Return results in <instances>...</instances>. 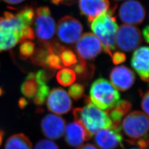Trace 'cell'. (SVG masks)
<instances>
[{"instance_id":"cell-1","label":"cell","mask_w":149,"mask_h":149,"mask_svg":"<svg viewBox=\"0 0 149 149\" xmlns=\"http://www.w3.org/2000/svg\"><path fill=\"white\" fill-rule=\"evenodd\" d=\"M85 102L84 107L75 108L73 115L75 120L85 129L91 139L99 130L112 127V122L106 112L93 104L88 97L86 96Z\"/></svg>"},{"instance_id":"cell-2","label":"cell","mask_w":149,"mask_h":149,"mask_svg":"<svg viewBox=\"0 0 149 149\" xmlns=\"http://www.w3.org/2000/svg\"><path fill=\"white\" fill-rule=\"evenodd\" d=\"M116 7L98 16L91 22V29L101 42L104 52L112 57V52L116 49V38L118 24L113 16Z\"/></svg>"},{"instance_id":"cell-3","label":"cell","mask_w":149,"mask_h":149,"mask_svg":"<svg viewBox=\"0 0 149 149\" xmlns=\"http://www.w3.org/2000/svg\"><path fill=\"white\" fill-rule=\"evenodd\" d=\"M27 26L11 12H5L0 17V53L11 49L21 42L22 31Z\"/></svg>"},{"instance_id":"cell-4","label":"cell","mask_w":149,"mask_h":149,"mask_svg":"<svg viewBox=\"0 0 149 149\" xmlns=\"http://www.w3.org/2000/svg\"><path fill=\"white\" fill-rule=\"evenodd\" d=\"M89 98L98 108L108 110L119 102L120 95L108 80L100 77L95 80L91 86Z\"/></svg>"},{"instance_id":"cell-5","label":"cell","mask_w":149,"mask_h":149,"mask_svg":"<svg viewBox=\"0 0 149 149\" xmlns=\"http://www.w3.org/2000/svg\"><path fill=\"white\" fill-rule=\"evenodd\" d=\"M122 129L124 134L130 140L141 138L149 132V117L141 111L131 112L124 118Z\"/></svg>"},{"instance_id":"cell-6","label":"cell","mask_w":149,"mask_h":149,"mask_svg":"<svg viewBox=\"0 0 149 149\" xmlns=\"http://www.w3.org/2000/svg\"><path fill=\"white\" fill-rule=\"evenodd\" d=\"M35 31L36 36L42 43L48 42L53 37L55 32V23L48 7L42 6L38 8Z\"/></svg>"},{"instance_id":"cell-7","label":"cell","mask_w":149,"mask_h":149,"mask_svg":"<svg viewBox=\"0 0 149 149\" xmlns=\"http://www.w3.org/2000/svg\"><path fill=\"white\" fill-rule=\"evenodd\" d=\"M83 27L80 21L71 16H65L59 20L57 26V36L60 41L73 44L80 39Z\"/></svg>"},{"instance_id":"cell-8","label":"cell","mask_w":149,"mask_h":149,"mask_svg":"<svg viewBox=\"0 0 149 149\" xmlns=\"http://www.w3.org/2000/svg\"><path fill=\"white\" fill-rule=\"evenodd\" d=\"M142 41L141 32L137 27L125 24L118 28L116 42L118 47L123 51H133L138 47Z\"/></svg>"},{"instance_id":"cell-9","label":"cell","mask_w":149,"mask_h":149,"mask_svg":"<svg viewBox=\"0 0 149 149\" xmlns=\"http://www.w3.org/2000/svg\"><path fill=\"white\" fill-rule=\"evenodd\" d=\"M103 47L100 40L91 33L83 34L76 45V51L79 59L91 60L101 53Z\"/></svg>"},{"instance_id":"cell-10","label":"cell","mask_w":149,"mask_h":149,"mask_svg":"<svg viewBox=\"0 0 149 149\" xmlns=\"http://www.w3.org/2000/svg\"><path fill=\"white\" fill-rule=\"evenodd\" d=\"M146 12L143 6L136 0H127L125 1L119 10L120 20L129 25H138L145 19Z\"/></svg>"},{"instance_id":"cell-11","label":"cell","mask_w":149,"mask_h":149,"mask_svg":"<svg viewBox=\"0 0 149 149\" xmlns=\"http://www.w3.org/2000/svg\"><path fill=\"white\" fill-rule=\"evenodd\" d=\"M95 143L100 149H116L119 146L123 148L121 129L112 127L99 130L95 135Z\"/></svg>"},{"instance_id":"cell-12","label":"cell","mask_w":149,"mask_h":149,"mask_svg":"<svg viewBox=\"0 0 149 149\" xmlns=\"http://www.w3.org/2000/svg\"><path fill=\"white\" fill-rule=\"evenodd\" d=\"M47 105L50 111L61 115L69 112L72 104L66 92L61 88H54L49 93Z\"/></svg>"},{"instance_id":"cell-13","label":"cell","mask_w":149,"mask_h":149,"mask_svg":"<svg viewBox=\"0 0 149 149\" xmlns=\"http://www.w3.org/2000/svg\"><path fill=\"white\" fill-rule=\"evenodd\" d=\"M109 79L113 86L120 91L129 90L135 81V74L133 71L125 66H119L112 70Z\"/></svg>"},{"instance_id":"cell-14","label":"cell","mask_w":149,"mask_h":149,"mask_svg":"<svg viewBox=\"0 0 149 149\" xmlns=\"http://www.w3.org/2000/svg\"><path fill=\"white\" fill-rule=\"evenodd\" d=\"M65 121L63 118L55 114H48L41 123L43 133L50 139H58L63 136L65 130Z\"/></svg>"},{"instance_id":"cell-15","label":"cell","mask_w":149,"mask_h":149,"mask_svg":"<svg viewBox=\"0 0 149 149\" xmlns=\"http://www.w3.org/2000/svg\"><path fill=\"white\" fill-rule=\"evenodd\" d=\"M81 13L91 23L96 17L109 11V0H79Z\"/></svg>"},{"instance_id":"cell-16","label":"cell","mask_w":149,"mask_h":149,"mask_svg":"<svg viewBox=\"0 0 149 149\" xmlns=\"http://www.w3.org/2000/svg\"><path fill=\"white\" fill-rule=\"evenodd\" d=\"M131 65L145 82H149V47L137 49L132 55Z\"/></svg>"},{"instance_id":"cell-17","label":"cell","mask_w":149,"mask_h":149,"mask_svg":"<svg viewBox=\"0 0 149 149\" xmlns=\"http://www.w3.org/2000/svg\"><path fill=\"white\" fill-rule=\"evenodd\" d=\"M65 139L71 146H80L90 138L85 129L78 122L70 123L65 127Z\"/></svg>"},{"instance_id":"cell-18","label":"cell","mask_w":149,"mask_h":149,"mask_svg":"<svg viewBox=\"0 0 149 149\" xmlns=\"http://www.w3.org/2000/svg\"><path fill=\"white\" fill-rule=\"evenodd\" d=\"M132 108V103L128 101H119L117 104L112 108L107 110L106 113L111 120L112 125L118 129H121V121L123 117L129 112Z\"/></svg>"},{"instance_id":"cell-19","label":"cell","mask_w":149,"mask_h":149,"mask_svg":"<svg viewBox=\"0 0 149 149\" xmlns=\"http://www.w3.org/2000/svg\"><path fill=\"white\" fill-rule=\"evenodd\" d=\"M5 149H33L29 139L23 134L12 135L6 143Z\"/></svg>"},{"instance_id":"cell-20","label":"cell","mask_w":149,"mask_h":149,"mask_svg":"<svg viewBox=\"0 0 149 149\" xmlns=\"http://www.w3.org/2000/svg\"><path fill=\"white\" fill-rule=\"evenodd\" d=\"M37 81L35 78V74L30 73L27 76L24 82L21 86L22 93L28 98H34L38 90Z\"/></svg>"},{"instance_id":"cell-21","label":"cell","mask_w":149,"mask_h":149,"mask_svg":"<svg viewBox=\"0 0 149 149\" xmlns=\"http://www.w3.org/2000/svg\"><path fill=\"white\" fill-rule=\"evenodd\" d=\"M42 66L55 70L62 69L63 67V64L58 54L50 52L48 50V53L43 60Z\"/></svg>"},{"instance_id":"cell-22","label":"cell","mask_w":149,"mask_h":149,"mask_svg":"<svg viewBox=\"0 0 149 149\" xmlns=\"http://www.w3.org/2000/svg\"><path fill=\"white\" fill-rule=\"evenodd\" d=\"M56 79L61 85L68 87L71 85L76 80L74 71L70 69H63L56 74Z\"/></svg>"},{"instance_id":"cell-23","label":"cell","mask_w":149,"mask_h":149,"mask_svg":"<svg viewBox=\"0 0 149 149\" xmlns=\"http://www.w3.org/2000/svg\"><path fill=\"white\" fill-rule=\"evenodd\" d=\"M34 15L35 13L33 8L28 6L22 9L17 13L16 16L18 17L27 26H30L33 22Z\"/></svg>"},{"instance_id":"cell-24","label":"cell","mask_w":149,"mask_h":149,"mask_svg":"<svg viewBox=\"0 0 149 149\" xmlns=\"http://www.w3.org/2000/svg\"><path fill=\"white\" fill-rule=\"evenodd\" d=\"M59 56L62 63L65 66H70L77 63L76 55L70 49H65L59 54Z\"/></svg>"},{"instance_id":"cell-25","label":"cell","mask_w":149,"mask_h":149,"mask_svg":"<svg viewBox=\"0 0 149 149\" xmlns=\"http://www.w3.org/2000/svg\"><path fill=\"white\" fill-rule=\"evenodd\" d=\"M49 94V87L45 85H39L38 88L37 92L34 97V102L37 106H41L46 101Z\"/></svg>"},{"instance_id":"cell-26","label":"cell","mask_w":149,"mask_h":149,"mask_svg":"<svg viewBox=\"0 0 149 149\" xmlns=\"http://www.w3.org/2000/svg\"><path fill=\"white\" fill-rule=\"evenodd\" d=\"M35 44L30 41H24L19 47V56L26 60L33 55L35 51Z\"/></svg>"},{"instance_id":"cell-27","label":"cell","mask_w":149,"mask_h":149,"mask_svg":"<svg viewBox=\"0 0 149 149\" xmlns=\"http://www.w3.org/2000/svg\"><path fill=\"white\" fill-rule=\"evenodd\" d=\"M79 62L77 61L76 64L72 65V68L74 73L77 74L81 79H85L88 76L89 70L85 60L79 59Z\"/></svg>"},{"instance_id":"cell-28","label":"cell","mask_w":149,"mask_h":149,"mask_svg":"<svg viewBox=\"0 0 149 149\" xmlns=\"http://www.w3.org/2000/svg\"><path fill=\"white\" fill-rule=\"evenodd\" d=\"M68 92L69 96L74 101H77L84 95L85 88L84 86L80 84H74L70 87Z\"/></svg>"},{"instance_id":"cell-29","label":"cell","mask_w":149,"mask_h":149,"mask_svg":"<svg viewBox=\"0 0 149 149\" xmlns=\"http://www.w3.org/2000/svg\"><path fill=\"white\" fill-rule=\"evenodd\" d=\"M34 149H59L58 146L53 141L47 139H42L38 142Z\"/></svg>"},{"instance_id":"cell-30","label":"cell","mask_w":149,"mask_h":149,"mask_svg":"<svg viewBox=\"0 0 149 149\" xmlns=\"http://www.w3.org/2000/svg\"><path fill=\"white\" fill-rule=\"evenodd\" d=\"M35 36L33 29L30 26L25 27L22 31L21 42H23L27 40H33Z\"/></svg>"},{"instance_id":"cell-31","label":"cell","mask_w":149,"mask_h":149,"mask_svg":"<svg viewBox=\"0 0 149 149\" xmlns=\"http://www.w3.org/2000/svg\"><path fill=\"white\" fill-rule=\"evenodd\" d=\"M35 78L38 85H45L49 79V75L45 70H39L35 74Z\"/></svg>"},{"instance_id":"cell-32","label":"cell","mask_w":149,"mask_h":149,"mask_svg":"<svg viewBox=\"0 0 149 149\" xmlns=\"http://www.w3.org/2000/svg\"><path fill=\"white\" fill-rule=\"evenodd\" d=\"M112 61L114 65H119L124 63L126 60V55L122 52H117L112 55Z\"/></svg>"},{"instance_id":"cell-33","label":"cell","mask_w":149,"mask_h":149,"mask_svg":"<svg viewBox=\"0 0 149 149\" xmlns=\"http://www.w3.org/2000/svg\"><path fill=\"white\" fill-rule=\"evenodd\" d=\"M141 108L145 113L149 116V90L147 91L142 97Z\"/></svg>"},{"instance_id":"cell-34","label":"cell","mask_w":149,"mask_h":149,"mask_svg":"<svg viewBox=\"0 0 149 149\" xmlns=\"http://www.w3.org/2000/svg\"><path fill=\"white\" fill-rule=\"evenodd\" d=\"M143 36L145 40L149 43V26H146L143 29Z\"/></svg>"},{"instance_id":"cell-35","label":"cell","mask_w":149,"mask_h":149,"mask_svg":"<svg viewBox=\"0 0 149 149\" xmlns=\"http://www.w3.org/2000/svg\"><path fill=\"white\" fill-rule=\"evenodd\" d=\"M28 102L24 98H21L18 101V106L20 108L23 109L27 106Z\"/></svg>"},{"instance_id":"cell-36","label":"cell","mask_w":149,"mask_h":149,"mask_svg":"<svg viewBox=\"0 0 149 149\" xmlns=\"http://www.w3.org/2000/svg\"><path fill=\"white\" fill-rule=\"evenodd\" d=\"M77 149H98L96 146L91 144H86L80 146Z\"/></svg>"},{"instance_id":"cell-37","label":"cell","mask_w":149,"mask_h":149,"mask_svg":"<svg viewBox=\"0 0 149 149\" xmlns=\"http://www.w3.org/2000/svg\"><path fill=\"white\" fill-rule=\"evenodd\" d=\"M5 2L10 5H17L20 3L24 0H3Z\"/></svg>"},{"instance_id":"cell-38","label":"cell","mask_w":149,"mask_h":149,"mask_svg":"<svg viewBox=\"0 0 149 149\" xmlns=\"http://www.w3.org/2000/svg\"><path fill=\"white\" fill-rule=\"evenodd\" d=\"M52 2L55 5H59L61 2L60 0H52Z\"/></svg>"},{"instance_id":"cell-39","label":"cell","mask_w":149,"mask_h":149,"mask_svg":"<svg viewBox=\"0 0 149 149\" xmlns=\"http://www.w3.org/2000/svg\"><path fill=\"white\" fill-rule=\"evenodd\" d=\"M3 140V132L0 131V146L1 145Z\"/></svg>"},{"instance_id":"cell-40","label":"cell","mask_w":149,"mask_h":149,"mask_svg":"<svg viewBox=\"0 0 149 149\" xmlns=\"http://www.w3.org/2000/svg\"><path fill=\"white\" fill-rule=\"evenodd\" d=\"M3 93V90H2L1 88H0V96L2 95Z\"/></svg>"},{"instance_id":"cell-41","label":"cell","mask_w":149,"mask_h":149,"mask_svg":"<svg viewBox=\"0 0 149 149\" xmlns=\"http://www.w3.org/2000/svg\"><path fill=\"white\" fill-rule=\"evenodd\" d=\"M61 1V2H64V1H66V2H69V1H71L72 0H60Z\"/></svg>"},{"instance_id":"cell-42","label":"cell","mask_w":149,"mask_h":149,"mask_svg":"<svg viewBox=\"0 0 149 149\" xmlns=\"http://www.w3.org/2000/svg\"><path fill=\"white\" fill-rule=\"evenodd\" d=\"M140 149V148H132V149Z\"/></svg>"},{"instance_id":"cell-43","label":"cell","mask_w":149,"mask_h":149,"mask_svg":"<svg viewBox=\"0 0 149 149\" xmlns=\"http://www.w3.org/2000/svg\"><path fill=\"white\" fill-rule=\"evenodd\" d=\"M116 1H121V0H116Z\"/></svg>"},{"instance_id":"cell-44","label":"cell","mask_w":149,"mask_h":149,"mask_svg":"<svg viewBox=\"0 0 149 149\" xmlns=\"http://www.w3.org/2000/svg\"><path fill=\"white\" fill-rule=\"evenodd\" d=\"M148 149H149V148H148Z\"/></svg>"}]
</instances>
